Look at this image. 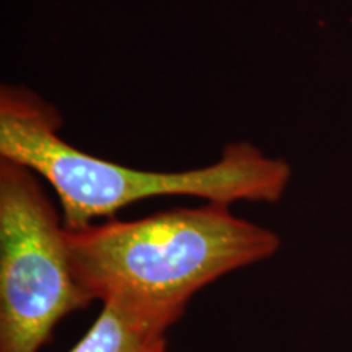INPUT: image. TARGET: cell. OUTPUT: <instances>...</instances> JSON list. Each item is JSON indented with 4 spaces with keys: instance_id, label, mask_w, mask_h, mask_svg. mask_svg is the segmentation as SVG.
Listing matches in <instances>:
<instances>
[{
    "instance_id": "obj_3",
    "label": "cell",
    "mask_w": 352,
    "mask_h": 352,
    "mask_svg": "<svg viewBox=\"0 0 352 352\" xmlns=\"http://www.w3.org/2000/svg\"><path fill=\"white\" fill-rule=\"evenodd\" d=\"M28 166L0 158V352H39L65 316L90 305L67 227Z\"/></svg>"
},
{
    "instance_id": "obj_4",
    "label": "cell",
    "mask_w": 352,
    "mask_h": 352,
    "mask_svg": "<svg viewBox=\"0 0 352 352\" xmlns=\"http://www.w3.org/2000/svg\"><path fill=\"white\" fill-rule=\"evenodd\" d=\"M69 352H168V342L162 329L113 303H101L94 324Z\"/></svg>"
},
{
    "instance_id": "obj_1",
    "label": "cell",
    "mask_w": 352,
    "mask_h": 352,
    "mask_svg": "<svg viewBox=\"0 0 352 352\" xmlns=\"http://www.w3.org/2000/svg\"><path fill=\"white\" fill-rule=\"evenodd\" d=\"M74 274L91 302L129 311L162 331L199 290L280 250L274 230L206 202L135 220L67 228Z\"/></svg>"
},
{
    "instance_id": "obj_2",
    "label": "cell",
    "mask_w": 352,
    "mask_h": 352,
    "mask_svg": "<svg viewBox=\"0 0 352 352\" xmlns=\"http://www.w3.org/2000/svg\"><path fill=\"white\" fill-rule=\"evenodd\" d=\"M56 108L32 91L3 87L0 94V158L28 166L59 197L67 228L111 217L134 202L162 196H192L208 202H277L292 168L250 142L223 148L202 168L153 171L124 166L78 151L60 138Z\"/></svg>"
}]
</instances>
